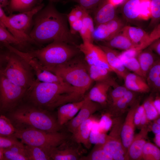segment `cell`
Masks as SVG:
<instances>
[{"label": "cell", "instance_id": "obj_1", "mask_svg": "<svg viewBox=\"0 0 160 160\" xmlns=\"http://www.w3.org/2000/svg\"><path fill=\"white\" fill-rule=\"evenodd\" d=\"M50 2L36 15L29 36L35 44L60 41L76 46L78 39L68 28L67 15L59 12Z\"/></svg>", "mask_w": 160, "mask_h": 160}, {"label": "cell", "instance_id": "obj_2", "mask_svg": "<svg viewBox=\"0 0 160 160\" xmlns=\"http://www.w3.org/2000/svg\"><path fill=\"white\" fill-rule=\"evenodd\" d=\"M25 98L28 103L50 111L64 104L84 99L75 88L66 82L51 83L37 79L28 90Z\"/></svg>", "mask_w": 160, "mask_h": 160}, {"label": "cell", "instance_id": "obj_3", "mask_svg": "<svg viewBox=\"0 0 160 160\" xmlns=\"http://www.w3.org/2000/svg\"><path fill=\"white\" fill-rule=\"evenodd\" d=\"M9 112L8 117L16 129L30 128L55 132L63 128L50 111L29 103H21Z\"/></svg>", "mask_w": 160, "mask_h": 160}, {"label": "cell", "instance_id": "obj_4", "mask_svg": "<svg viewBox=\"0 0 160 160\" xmlns=\"http://www.w3.org/2000/svg\"><path fill=\"white\" fill-rule=\"evenodd\" d=\"M81 53L67 62L54 67L44 68L61 77L64 81L75 88L84 98L85 94L93 81L88 72V64Z\"/></svg>", "mask_w": 160, "mask_h": 160}, {"label": "cell", "instance_id": "obj_5", "mask_svg": "<svg viewBox=\"0 0 160 160\" xmlns=\"http://www.w3.org/2000/svg\"><path fill=\"white\" fill-rule=\"evenodd\" d=\"M28 52L36 58L44 68L62 64L81 53L76 46L56 41L44 48Z\"/></svg>", "mask_w": 160, "mask_h": 160}, {"label": "cell", "instance_id": "obj_6", "mask_svg": "<svg viewBox=\"0 0 160 160\" xmlns=\"http://www.w3.org/2000/svg\"><path fill=\"white\" fill-rule=\"evenodd\" d=\"M4 58L6 66L1 68L3 74L15 84L28 90L36 79L32 69L27 62L15 53L9 51Z\"/></svg>", "mask_w": 160, "mask_h": 160}, {"label": "cell", "instance_id": "obj_7", "mask_svg": "<svg viewBox=\"0 0 160 160\" xmlns=\"http://www.w3.org/2000/svg\"><path fill=\"white\" fill-rule=\"evenodd\" d=\"M12 136L24 144L43 148L49 153L70 137L64 132H49L30 128L16 129Z\"/></svg>", "mask_w": 160, "mask_h": 160}, {"label": "cell", "instance_id": "obj_8", "mask_svg": "<svg viewBox=\"0 0 160 160\" xmlns=\"http://www.w3.org/2000/svg\"><path fill=\"white\" fill-rule=\"evenodd\" d=\"M1 68L0 110L9 112L21 103L28 90L10 81L3 74Z\"/></svg>", "mask_w": 160, "mask_h": 160}, {"label": "cell", "instance_id": "obj_9", "mask_svg": "<svg viewBox=\"0 0 160 160\" xmlns=\"http://www.w3.org/2000/svg\"><path fill=\"white\" fill-rule=\"evenodd\" d=\"M120 116L113 119V124L109 134L107 135L102 144L103 149L113 160H125L126 152L123 145L121 131L123 123Z\"/></svg>", "mask_w": 160, "mask_h": 160}, {"label": "cell", "instance_id": "obj_10", "mask_svg": "<svg viewBox=\"0 0 160 160\" xmlns=\"http://www.w3.org/2000/svg\"><path fill=\"white\" fill-rule=\"evenodd\" d=\"M3 45L9 51L17 54L23 59L32 69L38 81L44 82L58 84L61 81L58 76L45 69L38 60L28 52H25L13 47L11 45L5 44Z\"/></svg>", "mask_w": 160, "mask_h": 160}, {"label": "cell", "instance_id": "obj_11", "mask_svg": "<svg viewBox=\"0 0 160 160\" xmlns=\"http://www.w3.org/2000/svg\"><path fill=\"white\" fill-rule=\"evenodd\" d=\"M81 144L77 143L71 136L57 146L49 151L51 160H79L86 152Z\"/></svg>", "mask_w": 160, "mask_h": 160}, {"label": "cell", "instance_id": "obj_12", "mask_svg": "<svg viewBox=\"0 0 160 160\" xmlns=\"http://www.w3.org/2000/svg\"><path fill=\"white\" fill-rule=\"evenodd\" d=\"M76 47L83 54L88 65L101 66L113 72L108 63L105 52L99 46L93 43L83 42Z\"/></svg>", "mask_w": 160, "mask_h": 160}, {"label": "cell", "instance_id": "obj_13", "mask_svg": "<svg viewBox=\"0 0 160 160\" xmlns=\"http://www.w3.org/2000/svg\"><path fill=\"white\" fill-rule=\"evenodd\" d=\"M44 6V4H41L30 10L8 16L10 25L18 31L29 36L33 25V18Z\"/></svg>", "mask_w": 160, "mask_h": 160}, {"label": "cell", "instance_id": "obj_14", "mask_svg": "<svg viewBox=\"0 0 160 160\" xmlns=\"http://www.w3.org/2000/svg\"><path fill=\"white\" fill-rule=\"evenodd\" d=\"M85 102L77 115L66 124L68 131L73 134L82 122L97 111L101 105L98 103L89 99L85 96Z\"/></svg>", "mask_w": 160, "mask_h": 160}, {"label": "cell", "instance_id": "obj_15", "mask_svg": "<svg viewBox=\"0 0 160 160\" xmlns=\"http://www.w3.org/2000/svg\"><path fill=\"white\" fill-rule=\"evenodd\" d=\"M150 130V127L147 126L141 128L139 132L134 135L127 149L125 160H142L143 150L147 142L146 140Z\"/></svg>", "mask_w": 160, "mask_h": 160}, {"label": "cell", "instance_id": "obj_16", "mask_svg": "<svg viewBox=\"0 0 160 160\" xmlns=\"http://www.w3.org/2000/svg\"><path fill=\"white\" fill-rule=\"evenodd\" d=\"M121 20L116 18L107 23L96 25L93 33L94 41H105L121 31L124 27Z\"/></svg>", "mask_w": 160, "mask_h": 160}, {"label": "cell", "instance_id": "obj_17", "mask_svg": "<svg viewBox=\"0 0 160 160\" xmlns=\"http://www.w3.org/2000/svg\"><path fill=\"white\" fill-rule=\"evenodd\" d=\"M118 85L113 79L96 82L95 84L85 95L89 99L99 104L101 106L105 105L108 101V93L110 88Z\"/></svg>", "mask_w": 160, "mask_h": 160}, {"label": "cell", "instance_id": "obj_18", "mask_svg": "<svg viewBox=\"0 0 160 160\" xmlns=\"http://www.w3.org/2000/svg\"><path fill=\"white\" fill-rule=\"evenodd\" d=\"M121 31L129 38L134 46L135 49L139 52L152 43L149 34L140 28L127 26L124 27Z\"/></svg>", "mask_w": 160, "mask_h": 160}, {"label": "cell", "instance_id": "obj_19", "mask_svg": "<svg viewBox=\"0 0 160 160\" xmlns=\"http://www.w3.org/2000/svg\"><path fill=\"white\" fill-rule=\"evenodd\" d=\"M140 102L139 100L130 107L122 124L121 137L126 153L135 135V127L134 122V116L136 109L140 105Z\"/></svg>", "mask_w": 160, "mask_h": 160}, {"label": "cell", "instance_id": "obj_20", "mask_svg": "<svg viewBox=\"0 0 160 160\" xmlns=\"http://www.w3.org/2000/svg\"><path fill=\"white\" fill-rule=\"evenodd\" d=\"M138 93L128 90L122 97L110 104L109 113L115 118L121 116L129 107L140 100Z\"/></svg>", "mask_w": 160, "mask_h": 160}, {"label": "cell", "instance_id": "obj_21", "mask_svg": "<svg viewBox=\"0 0 160 160\" xmlns=\"http://www.w3.org/2000/svg\"><path fill=\"white\" fill-rule=\"evenodd\" d=\"M98 120L92 115L80 125L71 137L77 143L83 144L89 149L92 144L89 140L90 133L94 124Z\"/></svg>", "mask_w": 160, "mask_h": 160}, {"label": "cell", "instance_id": "obj_22", "mask_svg": "<svg viewBox=\"0 0 160 160\" xmlns=\"http://www.w3.org/2000/svg\"><path fill=\"white\" fill-rule=\"evenodd\" d=\"M105 52L108 63L118 76L124 79L129 73L119 57V54L113 49L100 45L99 46Z\"/></svg>", "mask_w": 160, "mask_h": 160}, {"label": "cell", "instance_id": "obj_23", "mask_svg": "<svg viewBox=\"0 0 160 160\" xmlns=\"http://www.w3.org/2000/svg\"><path fill=\"white\" fill-rule=\"evenodd\" d=\"M116 7L108 0H103L94 10L93 20L96 25L107 23L115 18Z\"/></svg>", "mask_w": 160, "mask_h": 160}, {"label": "cell", "instance_id": "obj_24", "mask_svg": "<svg viewBox=\"0 0 160 160\" xmlns=\"http://www.w3.org/2000/svg\"><path fill=\"white\" fill-rule=\"evenodd\" d=\"M144 78L134 73H128L124 79V86L128 90L138 93H147L150 89Z\"/></svg>", "mask_w": 160, "mask_h": 160}, {"label": "cell", "instance_id": "obj_25", "mask_svg": "<svg viewBox=\"0 0 160 160\" xmlns=\"http://www.w3.org/2000/svg\"><path fill=\"white\" fill-rule=\"evenodd\" d=\"M112 49L126 50L135 47L131 41L122 32H119L109 40L103 41V44Z\"/></svg>", "mask_w": 160, "mask_h": 160}, {"label": "cell", "instance_id": "obj_26", "mask_svg": "<svg viewBox=\"0 0 160 160\" xmlns=\"http://www.w3.org/2000/svg\"><path fill=\"white\" fill-rule=\"evenodd\" d=\"M90 12L87 11L82 19L81 28L79 32L83 42L93 43V33L95 26L94 22L90 15Z\"/></svg>", "mask_w": 160, "mask_h": 160}, {"label": "cell", "instance_id": "obj_27", "mask_svg": "<svg viewBox=\"0 0 160 160\" xmlns=\"http://www.w3.org/2000/svg\"><path fill=\"white\" fill-rule=\"evenodd\" d=\"M4 160H29L25 148L21 142L8 148H3Z\"/></svg>", "mask_w": 160, "mask_h": 160}, {"label": "cell", "instance_id": "obj_28", "mask_svg": "<svg viewBox=\"0 0 160 160\" xmlns=\"http://www.w3.org/2000/svg\"><path fill=\"white\" fill-rule=\"evenodd\" d=\"M137 56L143 76L146 79L149 70L157 59L150 49L141 51Z\"/></svg>", "mask_w": 160, "mask_h": 160}, {"label": "cell", "instance_id": "obj_29", "mask_svg": "<svg viewBox=\"0 0 160 160\" xmlns=\"http://www.w3.org/2000/svg\"><path fill=\"white\" fill-rule=\"evenodd\" d=\"M40 0H10L8 5L11 12H20L30 10L40 4Z\"/></svg>", "mask_w": 160, "mask_h": 160}, {"label": "cell", "instance_id": "obj_30", "mask_svg": "<svg viewBox=\"0 0 160 160\" xmlns=\"http://www.w3.org/2000/svg\"><path fill=\"white\" fill-rule=\"evenodd\" d=\"M87 70L89 76L93 81H100L112 79L110 76L111 72L106 68L88 64Z\"/></svg>", "mask_w": 160, "mask_h": 160}, {"label": "cell", "instance_id": "obj_31", "mask_svg": "<svg viewBox=\"0 0 160 160\" xmlns=\"http://www.w3.org/2000/svg\"><path fill=\"white\" fill-rule=\"evenodd\" d=\"M124 3L122 12L127 19L132 20L139 18L140 0H127Z\"/></svg>", "mask_w": 160, "mask_h": 160}, {"label": "cell", "instance_id": "obj_32", "mask_svg": "<svg viewBox=\"0 0 160 160\" xmlns=\"http://www.w3.org/2000/svg\"><path fill=\"white\" fill-rule=\"evenodd\" d=\"M29 160H51L49 152L38 146L24 144Z\"/></svg>", "mask_w": 160, "mask_h": 160}, {"label": "cell", "instance_id": "obj_33", "mask_svg": "<svg viewBox=\"0 0 160 160\" xmlns=\"http://www.w3.org/2000/svg\"><path fill=\"white\" fill-rule=\"evenodd\" d=\"M80 160H113L112 157L103 149L102 144H95L91 152Z\"/></svg>", "mask_w": 160, "mask_h": 160}, {"label": "cell", "instance_id": "obj_34", "mask_svg": "<svg viewBox=\"0 0 160 160\" xmlns=\"http://www.w3.org/2000/svg\"><path fill=\"white\" fill-rule=\"evenodd\" d=\"M160 150L159 148L153 143L147 141L142 151V160H159Z\"/></svg>", "mask_w": 160, "mask_h": 160}, {"label": "cell", "instance_id": "obj_35", "mask_svg": "<svg viewBox=\"0 0 160 160\" xmlns=\"http://www.w3.org/2000/svg\"><path fill=\"white\" fill-rule=\"evenodd\" d=\"M79 102L68 103L57 108V119L60 125L63 126L66 124V119L67 116L78 105Z\"/></svg>", "mask_w": 160, "mask_h": 160}, {"label": "cell", "instance_id": "obj_36", "mask_svg": "<svg viewBox=\"0 0 160 160\" xmlns=\"http://www.w3.org/2000/svg\"><path fill=\"white\" fill-rule=\"evenodd\" d=\"M0 42L3 44L22 46L25 43L13 35L0 22Z\"/></svg>", "mask_w": 160, "mask_h": 160}, {"label": "cell", "instance_id": "obj_37", "mask_svg": "<svg viewBox=\"0 0 160 160\" xmlns=\"http://www.w3.org/2000/svg\"><path fill=\"white\" fill-rule=\"evenodd\" d=\"M16 129L8 117L4 115H0V136H12Z\"/></svg>", "mask_w": 160, "mask_h": 160}, {"label": "cell", "instance_id": "obj_38", "mask_svg": "<svg viewBox=\"0 0 160 160\" xmlns=\"http://www.w3.org/2000/svg\"><path fill=\"white\" fill-rule=\"evenodd\" d=\"M98 123V120L94 123L90 133L89 140L92 144H103L107 135L100 129Z\"/></svg>", "mask_w": 160, "mask_h": 160}, {"label": "cell", "instance_id": "obj_39", "mask_svg": "<svg viewBox=\"0 0 160 160\" xmlns=\"http://www.w3.org/2000/svg\"><path fill=\"white\" fill-rule=\"evenodd\" d=\"M119 57L123 65L127 70L144 78L137 57L126 58L120 56L119 55Z\"/></svg>", "mask_w": 160, "mask_h": 160}, {"label": "cell", "instance_id": "obj_40", "mask_svg": "<svg viewBox=\"0 0 160 160\" xmlns=\"http://www.w3.org/2000/svg\"><path fill=\"white\" fill-rule=\"evenodd\" d=\"M153 99L154 97L152 95H151L143 104L146 117L150 121L154 120L160 116L153 105Z\"/></svg>", "mask_w": 160, "mask_h": 160}, {"label": "cell", "instance_id": "obj_41", "mask_svg": "<svg viewBox=\"0 0 160 160\" xmlns=\"http://www.w3.org/2000/svg\"><path fill=\"white\" fill-rule=\"evenodd\" d=\"M159 77H160V61L158 59L149 70L146 78L150 88L153 82Z\"/></svg>", "mask_w": 160, "mask_h": 160}, {"label": "cell", "instance_id": "obj_42", "mask_svg": "<svg viewBox=\"0 0 160 160\" xmlns=\"http://www.w3.org/2000/svg\"><path fill=\"white\" fill-rule=\"evenodd\" d=\"M151 17V0H140L139 18L147 20Z\"/></svg>", "mask_w": 160, "mask_h": 160}, {"label": "cell", "instance_id": "obj_43", "mask_svg": "<svg viewBox=\"0 0 160 160\" xmlns=\"http://www.w3.org/2000/svg\"><path fill=\"white\" fill-rule=\"evenodd\" d=\"M112 115L109 112L103 114L99 120V126L100 129L102 132H107L111 128L113 124Z\"/></svg>", "mask_w": 160, "mask_h": 160}, {"label": "cell", "instance_id": "obj_44", "mask_svg": "<svg viewBox=\"0 0 160 160\" xmlns=\"http://www.w3.org/2000/svg\"><path fill=\"white\" fill-rule=\"evenodd\" d=\"M90 12L94 11L103 0H71Z\"/></svg>", "mask_w": 160, "mask_h": 160}, {"label": "cell", "instance_id": "obj_45", "mask_svg": "<svg viewBox=\"0 0 160 160\" xmlns=\"http://www.w3.org/2000/svg\"><path fill=\"white\" fill-rule=\"evenodd\" d=\"M21 142L13 136H0V148H9Z\"/></svg>", "mask_w": 160, "mask_h": 160}, {"label": "cell", "instance_id": "obj_46", "mask_svg": "<svg viewBox=\"0 0 160 160\" xmlns=\"http://www.w3.org/2000/svg\"><path fill=\"white\" fill-rule=\"evenodd\" d=\"M128 89L124 86H118L114 88L111 92L110 97L111 102L113 103L122 97Z\"/></svg>", "mask_w": 160, "mask_h": 160}, {"label": "cell", "instance_id": "obj_47", "mask_svg": "<svg viewBox=\"0 0 160 160\" xmlns=\"http://www.w3.org/2000/svg\"><path fill=\"white\" fill-rule=\"evenodd\" d=\"M0 22L14 36H16L18 35L19 32L11 26L9 22L8 16L6 15L0 5Z\"/></svg>", "mask_w": 160, "mask_h": 160}, {"label": "cell", "instance_id": "obj_48", "mask_svg": "<svg viewBox=\"0 0 160 160\" xmlns=\"http://www.w3.org/2000/svg\"><path fill=\"white\" fill-rule=\"evenodd\" d=\"M151 17L153 21L159 20L160 17V0H151Z\"/></svg>", "mask_w": 160, "mask_h": 160}, {"label": "cell", "instance_id": "obj_49", "mask_svg": "<svg viewBox=\"0 0 160 160\" xmlns=\"http://www.w3.org/2000/svg\"><path fill=\"white\" fill-rule=\"evenodd\" d=\"M160 28L159 25L155 27L151 33L149 34V38L152 42L159 38L160 36Z\"/></svg>", "mask_w": 160, "mask_h": 160}, {"label": "cell", "instance_id": "obj_50", "mask_svg": "<svg viewBox=\"0 0 160 160\" xmlns=\"http://www.w3.org/2000/svg\"><path fill=\"white\" fill-rule=\"evenodd\" d=\"M149 46V49L153 50L159 56L160 55V41L159 39L152 42Z\"/></svg>", "mask_w": 160, "mask_h": 160}, {"label": "cell", "instance_id": "obj_51", "mask_svg": "<svg viewBox=\"0 0 160 160\" xmlns=\"http://www.w3.org/2000/svg\"><path fill=\"white\" fill-rule=\"evenodd\" d=\"M150 90H151L153 92H157L160 90V77L158 78L152 83L150 87Z\"/></svg>", "mask_w": 160, "mask_h": 160}, {"label": "cell", "instance_id": "obj_52", "mask_svg": "<svg viewBox=\"0 0 160 160\" xmlns=\"http://www.w3.org/2000/svg\"><path fill=\"white\" fill-rule=\"evenodd\" d=\"M150 122V121L148 119L145 111L141 116L139 128L140 129L142 128L147 126Z\"/></svg>", "mask_w": 160, "mask_h": 160}, {"label": "cell", "instance_id": "obj_53", "mask_svg": "<svg viewBox=\"0 0 160 160\" xmlns=\"http://www.w3.org/2000/svg\"><path fill=\"white\" fill-rule=\"evenodd\" d=\"M142 114L140 113L136 110L134 116V122L135 127L140 128L141 117Z\"/></svg>", "mask_w": 160, "mask_h": 160}, {"label": "cell", "instance_id": "obj_54", "mask_svg": "<svg viewBox=\"0 0 160 160\" xmlns=\"http://www.w3.org/2000/svg\"><path fill=\"white\" fill-rule=\"evenodd\" d=\"M153 103V105L159 114H160V97L159 95L154 98Z\"/></svg>", "mask_w": 160, "mask_h": 160}, {"label": "cell", "instance_id": "obj_55", "mask_svg": "<svg viewBox=\"0 0 160 160\" xmlns=\"http://www.w3.org/2000/svg\"><path fill=\"white\" fill-rule=\"evenodd\" d=\"M150 128V130H152L155 134L160 132V125L155 122L153 123Z\"/></svg>", "mask_w": 160, "mask_h": 160}, {"label": "cell", "instance_id": "obj_56", "mask_svg": "<svg viewBox=\"0 0 160 160\" xmlns=\"http://www.w3.org/2000/svg\"><path fill=\"white\" fill-rule=\"evenodd\" d=\"M154 138V142L159 148L160 147V132L156 134Z\"/></svg>", "mask_w": 160, "mask_h": 160}, {"label": "cell", "instance_id": "obj_57", "mask_svg": "<svg viewBox=\"0 0 160 160\" xmlns=\"http://www.w3.org/2000/svg\"><path fill=\"white\" fill-rule=\"evenodd\" d=\"M108 1L115 7L123 4L126 0H108Z\"/></svg>", "mask_w": 160, "mask_h": 160}, {"label": "cell", "instance_id": "obj_58", "mask_svg": "<svg viewBox=\"0 0 160 160\" xmlns=\"http://www.w3.org/2000/svg\"><path fill=\"white\" fill-rule=\"evenodd\" d=\"M9 0H0V5L2 8H5L8 6Z\"/></svg>", "mask_w": 160, "mask_h": 160}, {"label": "cell", "instance_id": "obj_59", "mask_svg": "<svg viewBox=\"0 0 160 160\" xmlns=\"http://www.w3.org/2000/svg\"><path fill=\"white\" fill-rule=\"evenodd\" d=\"M4 160L3 148H0V160Z\"/></svg>", "mask_w": 160, "mask_h": 160}, {"label": "cell", "instance_id": "obj_60", "mask_svg": "<svg viewBox=\"0 0 160 160\" xmlns=\"http://www.w3.org/2000/svg\"><path fill=\"white\" fill-rule=\"evenodd\" d=\"M154 122H155L159 124L160 125V118L159 117H158L157 118L154 119Z\"/></svg>", "mask_w": 160, "mask_h": 160}, {"label": "cell", "instance_id": "obj_61", "mask_svg": "<svg viewBox=\"0 0 160 160\" xmlns=\"http://www.w3.org/2000/svg\"><path fill=\"white\" fill-rule=\"evenodd\" d=\"M61 0H49L50 2L53 3L54 2H58L61 1Z\"/></svg>", "mask_w": 160, "mask_h": 160}, {"label": "cell", "instance_id": "obj_62", "mask_svg": "<svg viewBox=\"0 0 160 160\" xmlns=\"http://www.w3.org/2000/svg\"><path fill=\"white\" fill-rule=\"evenodd\" d=\"M1 60H2L1 57V56H0V69L1 68L0 64H1Z\"/></svg>", "mask_w": 160, "mask_h": 160}, {"label": "cell", "instance_id": "obj_63", "mask_svg": "<svg viewBox=\"0 0 160 160\" xmlns=\"http://www.w3.org/2000/svg\"></svg>", "mask_w": 160, "mask_h": 160}]
</instances>
